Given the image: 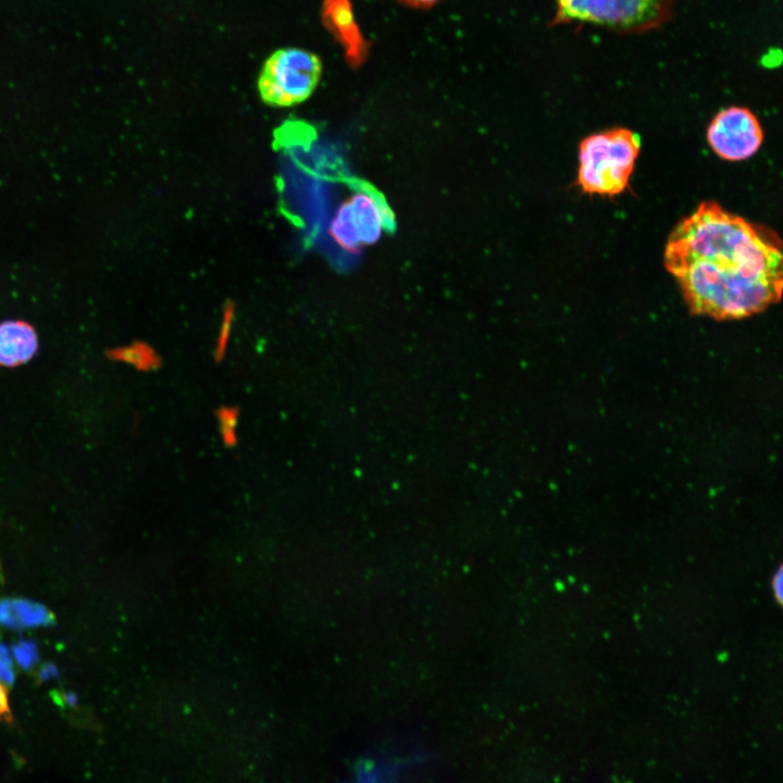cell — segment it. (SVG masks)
I'll list each match as a JSON object with an SVG mask.
<instances>
[{
  "label": "cell",
  "mask_w": 783,
  "mask_h": 783,
  "mask_svg": "<svg viewBox=\"0 0 783 783\" xmlns=\"http://www.w3.org/2000/svg\"><path fill=\"white\" fill-rule=\"evenodd\" d=\"M689 308L717 319H741L778 301L782 289V241L704 201L671 232L663 254Z\"/></svg>",
  "instance_id": "cell-1"
},
{
  "label": "cell",
  "mask_w": 783,
  "mask_h": 783,
  "mask_svg": "<svg viewBox=\"0 0 783 783\" xmlns=\"http://www.w3.org/2000/svg\"><path fill=\"white\" fill-rule=\"evenodd\" d=\"M639 149L638 135L629 128L585 137L579 149L576 185L588 195H620L629 185Z\"/></svg>",
  "instance_id": "cell-2"
},
{
  "label": "cell",
  "mask_w": 783,
  "mask_h": 783,
  "mask_svg": "<svg viewBox=\"0 0 783 783\" xmlns=\"http://www.w3.org/2000/svg\"><path fill=\"white\" fill-rule=\"evenodd\" d=\"M321 72V60L314 53L298 48L279 49L265 61L258 89L265 103L289 107L310 97Z\"/></svg>",
  "instance_id": "cell-3"
},
{
  "label": "cell",
  "mask_w": 783,
  "mask_h": 783,
  "mask_svg": "<svg viewBox=\"0 0 783 783\" xmlns=\"http://www.w3.org/2000/svg\"><path fill=\"white\" fill-rule=\"evenodd\" d=\"M673 0H558L557 22L581 21L619 30H646L668 17Z\"/></svg>",
  "instance_id": "cell-4"
},
{
  "label": "cell",
  "mask_w": 783,
  "mask_h": 783,
  "mask_svg": "<svg viewBox=\"0 0 783 783\" xmlns=\"http://www.w3.org/2000/svg\"><path fill=\"white\" fill-rule=\"evenodd\" d=\"M706 137L717 156L735 162L757 153L763 140V130L749 109L734 105L716 114Z\"/></svg>",
  "instance_id": "cell-5"
},
{
  "label": "cell",
  "mask_w": 783,
  "mask_h": 783,
  "mask_svg": "<svg viewBox=\"0 0 783 783\" xmlns=\"http://www.w3.org/2000/svg\"><path fill=\"white\" fill-rule=\"evenodd\" d=\"M349 184L356 192L347 201L361 245L375 244L383 228L387 233H394L395 215L383 195L363 181L352 179Z\"/></svg>",
  "instance_id": "cell-6"
},
{
  "label": "cell",
  "mask_w": 783,
  "mask_h": 783,
  "mask_svg": "<svg viewBox=\"0 0 783 783\" xmlns=\"http://www.w3.org/2000/svg\"><path fill=\"white\" fill-rule=\"evenodd\" d=\"M323 18L345 48L349 63L353 66L361 64L366 45L353 18L349 0H325Z\"/></svg>",
  "instance_id": "cell-7"
},
{
  "label": "cell",
  "mask_w": 783,
  "mask_h": 783,
  "mask_svg": "<svg viewBox=\"0 0 783 783\" xmlns=\"http://www.w3.org/2000/svg\"><path fill=\"white\" fill-rule=\"evenodd\" d=\"M38 348L35 328L25 321L13 320L0 324V365L18 366L29 361Z\"/></svg>",
  "instance_id": "cell-8"
},
{
  "label": "cell",
  "mask_w": 783,
  "mask_h": 783,
  "mask_svg": "<svg viewBox=\"0 0 783 783\" xmlns=\"http://www.w3.org/2000/svg\"><path fill=\"white\" fill-rule=\"evenodd\" d=\"M54 617L45 606L28 599L0 600V625L21 629L52 624Z\"/></svg>",
  "instance_id": "cell-9"
},
{
  "label": "cell",
  "mask_w": 783,
  "mask_h": 783,
  "mask_svg": "<svg viewBox=\"0 0 783 783\" xmlns=\"http://www.w3.org/2000/svg\"><path fill=\"white\" fill-rule=\"evenodd\" d=\"M330 232L332 238L348 252L356 253L362 247L351 219L348 201L343 202L338 208L331 222Z\"/></svg>",
  "instance_id": "cell-10"
},
{
  "label": "cell",
  "mask_w": 783,
  "mask_h": 783,
  "mask_svg": "<svg viewBox=\"0 0 783 783\" xmlns=\"http://www.w3.org/2000/svg\"><path fill=\"white\" fill-rule=\"evenodd\" d=\"M110 356L113 359L128 362L141 370H149L157 364L154 352L142 344H135L129 347L112 350Z\"/></svg>",
  "instance_id": "cell-11"
},
{
  "label": "cell",
  "mask_w": 783,
  "mask_h": 783,
  "mask_svg": "<svg viewBox=\"0 0 783 783\" xmlns=\"http://www.w3.org/2000/svg\"><path fill=\"white\" fill-rule=\"evenodd\" d=\"M17 664L24 670H30L38 661L37 645L32 639H21L12 647Z\"/></svg>",
  "instance_id": "cell-12"
},
{
  "label": "cell",
  "mask_w": 783,
  "mask_h": 783,
  "mask_svg": "<svg viewBox=\"0 0 783 783\" xmlns=\"http://www.w3.org/2000/svg\"><path fill=\"white\" fill-rule=\"evenodd\" d=\"M15 674L13 672L11 655L8 647L0 644V681L7 685L14 683Z\"/></svg>",
  "instance_id": "cell-13"
},
{
  "label": "cell",
  "mask_w": 783,
  "mask_h": 783,
  "mask_svg": "<svg viewBox=\"0 0 783 783\" xmlns=\"http://www.w3.org/2000/svg\"><path fill=\"white\" fill-rule=\"evenodd\" d=\"M770 584H771V589L773 593L774 600L778 604H781L782 598H783V571H782L781 564L773 572Z\"/></svg>",
  "instance_id": "cell-14"
},
{
  "label": "cell",
  "mask_w": 783,
  "mask_h": 783,
  "mask_svg": "<svg viewBox=\"0 0 783 783\" xmlns=\"http://www.w3.org/2000/svg\"><path fill=\"white\" fill-rule=\"evenodd\" d=\"M0 720L11 721L8 689L0 683Z\"/></svg>",
  "instance_id": "cell-15"
},
{
  "label": "cell",
  "mask_w": 783,
  "mask_h": 783,
  "mask_svg": "<svg viewBox=\"0 0 783 783\" xmlns=\"http://www.w3.org/2000/svg\"><path fill=\"white\" fill-rule=\"evenodd\" d=\"M58 675V668L53 663H46L39 671V679L44 682L54 679Z\"/></svg>",
  "instance_id": "cell-16"
},
{
  "label": "cell",
  "mask_w": 783,
  "mask_h": 783,
  "mask_svg": "<svg viewBox=\"0 0 783 783\" xmlns=\"http://www.w3.org/2000/svg\"><path fill=\"white\" fill-rule=\"evenodd\" d=\"M62 699L67 706L75 707L77 705V696L72 692L62 694Z\"/></svg>",
  "instance_id": "cell-17"
},
{
  "label": "cell",
  "mask_w": 783,
  "mask_h": 783,
  "mask_svg": "<svg viewBox=\"0 0 783 783\" xmlns=\"http://www.w3.org/2000/svg\"><path fill=\"white\" fill-rule=\"evenodd\" d=\"M409 1H412V2H415V3H421V4H428V3H432V2H434V1H436V0H409Z\"/></svg>",
  "instance_id": "cell-18"
}]
</instances>
